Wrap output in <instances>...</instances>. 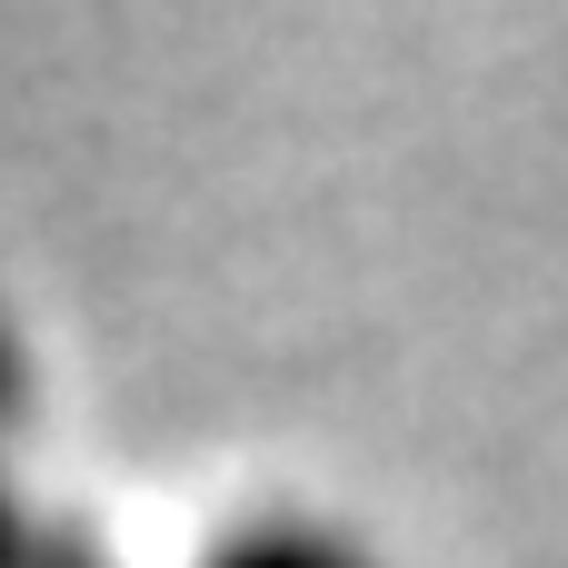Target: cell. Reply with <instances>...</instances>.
Returning a JSON list of instances; mask_svg holds the SVG:
<instances>
[{"mask_svg":"<svg viewBox=\"0 0 568 568\" xmlns=\"http://www.w3.org/2000/svg\"><path fill=\"white\" fill-rule=\"evenodd\" d=\"M200 568H379V559L359 539L320 529V519H250V529H230Z\"/></svg>","mask_w":568,"mask_h":568,"instance_id":"1","label":"cell"}]
</instances>
